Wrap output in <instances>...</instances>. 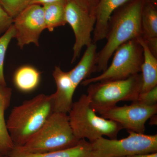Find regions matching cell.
<instances>
[{
    "instance_id": "1",
    "label": "cell",
    "mask_w": 157,
    "mask_h": 157,
    "mask_svg": "<svg viewBox=\"0 0 157 157\" xmlns=\"http://www.w3.org/2000/svg\"><path fill=\"white\" fill-rule=\"evenodd\" d=\"M54 95L40 94L14 107L6 122L14 147L30 140L54 112Z\"/></svg>"
},
{
    "instance_id": "2",
    "label": "cell",
    "mask_w": 157,
    "mask_h": 157,
    "mask_svg": "<svg viewBox=\"0 0 157 157\" xmlns=\"http://www.w3.org/2000/svg\"><path fill=\"white\" fill-rule=\"evenodd\" d=\"M144 0H131L114 15L108 23L105 39L107 42L98 52L97 72H103L108 67L109 59L125 42L142 36L141 14Z\"/></svg>"
},
{
    "instance_id": "3",
    "label": "cell",
    "mask_w": 157,
    "mask_h": 157,
    "mask_svg": "<svg viewBox=\"0 0 157 157\" xmlns=\"http://www.w3.org/2000/svg\"><path fill=\"white\" fill-rule=\"evenodd\" d=\"M80 140L73 133L68 114L54 112L30 140L14 148L29 153H45L73 147Z\"/></svg>"
},
{
    "instance_id": "4",
    "label": "cell",
    "mask_w": 157,
    "mask_h": 157,
    "mask_svg": "<svg viewBox=\"0 0 157 157\" xmlns=\"http://www.w3.org/2000/svg\"><path fill=\"white\" fill-rule=\"evenodd\" d=\"M90 105L87 95L82 94L73 103L68 114L71 128L79 140L87 139L93 142L103 136L117 139L123 129L117 123L98 116Z\"/></svg>"
},
{
    "instance_id": "5",
    "label": "cell",
    "mask_w": 157,
    "mask_h": 157,
    "mask_svg": "<svg viewBox=\"0 0 157 157\" xmlns=\"http://www.w3.org/2000/svg\"><path fill=\"white\" fill-rule=\"evenodd\" d=\"M88 98L91 107L100 113L120 101L135 102L141 92V73L126 79L99 82L89 85Z\"/></svg>"
},
{
    "instance_id": "6",
    "label": "cell",
    "mask_w": 157,
    "mask_h": 157,
    "mask_svg": "<svg viewBox=\"0 0 157 157\" xmlns=\"http://www.w3.org/2000/svg\"><path fill=\"white\" fill-rule=\"evenodd\" d=\"M109 67L99 76L87 78L82 82L88 86L99 82L126 79L141 72L143 62L142 46L134 39L125 42L115 51Z\"/></svg>"
},
{
    "instance_id": "7",
    "label": "cell",
    "mask_w": 157,
    "mask_h": 157,
    "mask_svg": "<svg viewBox=\"0 0 157 157\" xmlns=\"http://www.w3.org/2000/svg\"><path fill=\"white\" fill-rule=\"evenodd\" d=\"M128 137L121 139L101 137L90 142L91 157H124L157 151V135H147L128 131Z\"/></svg>"
},
{
    "instance_id": "8",
    "label": "cell",
    "mask_w": 157,
    "mask_h": 157,
    "mask_svg": "<svg viewBox=\"0 0 157 157\" xmlns=\"http://www.w3.org/2000/svg\"><path fill=\"white\" fill-rule=\"evenodd\" d=\"M65 14L66 21L73 29L75 35L71 61L73 63L80 56L82 48L87 47L93 42L91 35L94 29L95 17L94 14L73 0L66 2Z\"/></svg>"
},
{
    "instance_id": "9",
    "label": "cell",
    "mask_w": 157,
    "mask_h": 157,
    "mask_svg": "<svg viewBox=\"0 0 157 157\" xmlns=\"http://www.w3.org/2000/svg\"><path fill=\"white\" fill-rule=\"evenodd\" d=\"M157 105L148 106L138 102L122 107L115 106L99 113L101 117L114 121L128 131L144 134L147 121L157 114Z\"/></svg>"
},
{
    "instance_id": "10",
    "label": "cell",
    "mask_w": 157,
    "mask_h": 157,
    "mask_svg": "<svg viewBox=\"0 0 157 157\" xmlns=\"http://www.w3.org/2000/svg\"><path fill=\"white\" fill-rule=\"evenodd\" d=\"M13 25L21 49L31 43L39 46V37L45 29L42 6L29 5L13 18Z\"/></svg>"
},
{
    "instance_id": "11",
    "label": "cell",
    "mask_w": 157,
    "mask_h": 157,
    "mask_svg": "<svg viewBox=\"0 0 157 157\" xmlns=\"http://www.w3.org/2000/svg\"><path fill=\"white\" fill-rule=\"evenodd\" d=\"M56 85L54 95V112L68 114L73 105V94L76 88L68 72H64L59 67H55L52 73Z\"/></svg>"
},
{
    "instance_id": "12",
    "label": "cell",
    "mask_w": 157,
    "mask_h": 157,
    "mask_svg": "<svg viewBox=\"0 0 157 157\" xmlns=\"http://www.w3.org/2000/svg\"><path fill=\"white\" fill-rule=\"evenodd\" d=\"M131 0H99L94 10L95 24L93 42L97 43L105 39L108 23L113 12Z\"/></svg>"
},
{
    "instance_id": "13",
    "label": "cell",
    "mask_w": 157,
    "mask_h": 157,
    "mask_svg": "<svg viewBox=\"0 0 157 157\" xmlns=\"http://www.w3.org/2000/svg\"><path fill=\"white\" fill-rule=\"evenodd\" d=\"M98 52L97 44L93 42L86 47L82 58L76 67L68 72L76 89L82 82L89 78L92 73L97 72Z\"/></svg>"
},
{
    "instance_id": "14",
    "label": "cell",
    "mask_w": 157,
    "mask_h": 157,
    "mask_svg": "<svg viewBox=\"0 0 157 157\" xmlns=\"http://www.w3.org/2000/svg\"><path fill=\"white\" fill-rule=\"evenodd\" d=\"M12 89L7 86L0 85V155L8 156L14 149L5 120V112L10 106Z\"/></svg>"
},
{
    "instance_id": "15",
    "label": "cell",
    "mask_w": 157,
    "mask_h": 157,
    "mask_svg": "<svg viewBox=\"0 0 157 157\" xmlns=\"http://www.w3.org/2000/svg\"><path fill=\"white\" fill-rule=\"evenodd\" d=\"M91 144L85 139H81L73 147L45 153H29L14 147L8 157H91Z\"/></svg>"
},
{
    "instance_id": "16",
    "label": "cell",
    "mask_w": 157,
    "mask_h": 157,
    "mask_svg": "<svg viewBox=\"0 0 157 157\" xmlns=\"http://www.w3.org/2000/svg\"><path fill=\"white\" fill-rule=\"evenodd\" d=\"M136 39L143 49V62L140 72L142 78L141 92H145L157 86V57L152 53L142 37Z\"/></svg>"
},
{
    "instance_id": "17",
    "label": "cell",
    "mask_w": 157,
    "mask_h": 157,
    "mask_svg": "<svg viewBox=\"0 0 157 157\" xmlns=\"http://www.w3.org/2000/svg\"><path fill=\"white\" fill-rule=\"evenodd\" d=\"M40 73L36 68L30 66L21 67L15 72L14 82L16 87L24 92L33 90L39 85Z\"/></svg>"
},
{
    "instance_id": "18",
    "label": "cell",
    "mask_w": 157,
    "mask_h": 157,
    "mask_svg": "<svg viewBox=\"0 0 157 157\" xmlns=\"http://www.w3.org/2000/svg\"><path fill=\"white\" fill-rule=\"evenodd\" d=\"M142 37L144 40L157 39V11L151 3L144 1L141 14Z\"/></svg>"
},
{
    "instance_id": "19",
    "label": "cell",
    "mask_w": 157,
    "mask_h": 157,
    "mask_svg": "<svg viewBox=\"0 0 157 157\" xmlns=\"http://www.w3.org/2000/svg\"><path fill=\"white\" fill-rule=\"evenodd\" d=\"M65 4L53 3L42 6L45 29L53 32L56 28L66 25Z\"/></svg>"
},
{
    "instance_id": "20",
    "label": "cell",
    "mask_w": 157,
    "mask_h": 157,
    "mask_svg": "<svg viewBox=\"0 0 157 157\" xmlns=\"http://www.w3.org/2000/svg\"><path fill=\"white\" fill-rule=\"evenodd\" d=\"M15 29L12 24L5 33L0 37V85L7 86L4 75V66L6 51L9 43L15 38Z\"/></svg>"
},
{
    "instance_id": "21",
    "label": "cell",
    "mask_w": 157,
    "mask_h": 157,
    "mask_svg": "<svg viewBox=\"0 0 157 157\" xmlns=\"http://www.w3.org/2000/svg\"><path fill=\"white\" fill-rule=\"evenodd\" d=\"M29 0H0V6L14 18L29 6Z\"/></svg>"
},
{
    "instance_id": "22",
    "label": "cell",
    "mask_w": 157,
    "mask_h": 157,
    "mask_svg": "<svg viewBox=\"0 0 157 157\" xmlns=\"http://www.w3.org/2000/svg\"><path fill=\"white\" fill-rule=\"evenodd\" d=\"M135 102L148 106L157 105V86L148 91L140 93Z\"/></svg>"
},
{
    "instance_id": "23",
    "label": "cell",
    "mask_w": 157,
    "mask_h": 157,
    "mask_svg": "<svg viewBox=\"0 0 157 157\" xmlns=\"http://www.w3.org/2000/svg\"><path fill=\"white\" fill-rule=\"evenodd\" d=\"M13 22V18L0 6V36L9 29Z\"/></svg>"
},
{
    "instance_id": "24",
    "label": "cell",
    "mask_w": 157,
    "mask_h": 157,
    "mask_svg": "<svg viewBox=\"0 0 157 157\" xmlns=\"http://www.w3.org/2000/svg\"><path fill=\"white\" fill-rule=\"evenodd\" d=\"M79 6L94 14V10L99 0H73Z\"/></svg>"
},
{
    "instance_id": "25",
    "label": "cell",
    "mask_w": 157,
    "mask_h": 157,
    "mask_svg": "<svg viewBox=\"0 0 157 157\" xmlns=\"http://www.w3.org/2000/svg\"><path fill=\"white\" fill-rule=\"evenodd\" d=\"M67 0H29V5H39L40 6L53 3L65 4Z\"/></svg>"
},
{
    "instance_id": "26",
    "label": "cell",
    "mask_w": 157,
    "mask_h": 157,
    "mask_svg": "<svg viewBox=\"0 0 157 157\" xmlns=\"http://www.w3.org/2000/svg\"><path fill=\"white\" fill-rule=\"evenodd\" d=\"M124 157H157V153H151L139 154L127 156Z\"/></svg>"
},
{
    "instance_id": "27",
    "label": "cell",
    "mask_w": 157,
    "mask_h": 157,
    "mask_svg": "<svg viewBox=\"0 0 157 157\" xmlns=\"http://www.w3.org/2000/svg\"><path fill=\"white\" fill-rule=\"evenodd\" d=\"M150 123L151 125H157V115L156 114L152 116L150 118Z\"/></svg>"
},
{
    "instance_id": "28",
    "label": "cell",
    "mask_w": 157,
    "mask_h": 157,
    "mask_svg": "<svg viewBox=\"0 0 157 157\" xmlns=\"http://www.w3.org/2000/svg\"><path fill=\"white\" fill-rule=\"evenodd\" d=\"M151 2L154 3H156L157 2V0H150Z\"/></svg>"
},
{
    "instance_id": "29",
    "label": "cell",
    "mask_w": 157,
    "mask_h": 157,
    "mask_svg": "<svg viewBox=\"0 0 157 157\" xmlns=\"http://www.w3.org/2000/svg\"><path fill=\"white\" fill-rule=\"evenodd\" d=\"M0 157H8V156H5L0 155Z\"/></svg>"
}]
</instances>
